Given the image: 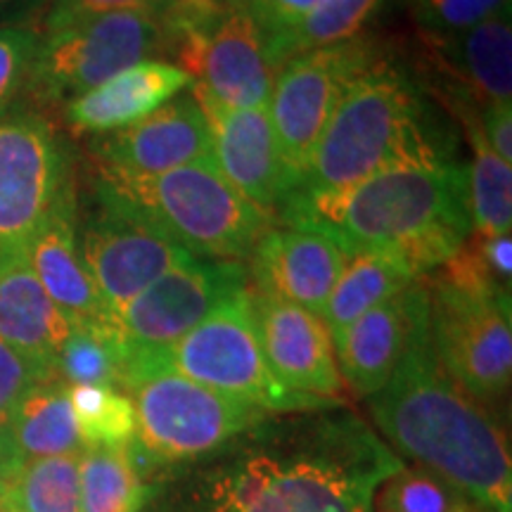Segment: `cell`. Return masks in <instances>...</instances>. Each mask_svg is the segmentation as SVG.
<instances>
[{
	"instance_id": "1",
	"label": "cell",
	"mask_w": 512,
	"mask_h": 512,
	"mask_svg": "<svg viewBox=\"0 0 512 512\" xmlns=\"http://www.w3.org/2000/svg\"><path fill=\"white\" fill-rule=\"evenodd\" d=\"M287 228L318 233L347 254H380L427 278L472 235L467 166H401L335 192L292 190L278 204Z\"/></svg>"
},
{
	"instance_id": "5",
	"label": "cell",
	"mask_w": 512,
	"mask_h": 512,
	"mask_svg": "<svg viewBox=\"0 0 512 512\" xmlns=\"http://www.w3.org/2000/svg\"><path fill=\"white\" fill-rule=\"evenodd\" d=\"M100 188L143 214L157 230L192 256L238 261L273 228V214L254 207L221 174L214 159H202L162 174H128L98 164Z\"/></svg>"
},
{
	"instance_id": "14",
	"label": "cell",
	"mask_w": 512,
	"mask_h": 512,
	"mask_svg": "<svg viewBox=\"0 0 512 512\" xmlns=\"http://www.w3.org/2000/svg\"><path fill=\"white\" fill-rule=\"evenodd\" d=\"M247 287L240 261L192 256L128 302L117 316V330L126 349L169 347Z\"/></svg>"
},
{
	"instance_id": "8",
	"label": "cell",
	"mask_w": 512,
	"mask_h": 512,
	"mask_svg": "<svg viewBox=\"0 0 512 512\" xmlns=\"http://www.w3.org/2000/svg\"><path fill=\"white\" fill-rule=\"evenodd\" d=\"M425 285L441 370L475 401H501L512 380L510 290H463L437 275Z\"/></svg>"
},
{
	"instance_id": "29",
	"label": "cell",
	"mask_w": 512,
	"mask_h": 512,
	"mask_svg": "<svg viewBox=\"0 0 512 512\" xmlns=\"http://www.w3.org/2000/svg\"><path fill=\"white\" fill-rule=\"evenodd\" d=\"M380 5L382 0H325L297 27L268 36L266 46L275 72L292 57L356 38Z\"/></svg>"
},
{
	"instance_id": "41",
	"label": "cell",
	"mask_w": 512,
	"mask_h": 512,
	"mask_svg": "<svg viewBox=\"0 0 512 512\" xmlns=\"http://www.w3.org/2000/svg\"><path fill=\"white\" fill-rule=\"evenodd\" d=\"M48 0H0V27H34Z\"/></svg>"
},
{
	"instance_id": "38",
	"label": "cell",
	"mask_w": 512,
	"mask_h": 512,
	"mask_svg": "<svg viewBox=\"0 0 512 512\" xmlns=\"http://www.w3.org/2000/svg\"><path fill=\"white\" fill-rule=\"evenodd\" d=\"M323 3L325 0H242L238 5L256 19L268 38L297 27Z\"/></svg>"
},
{
	"instance_id": "39",
	"label": "cell",
	"mask_w": 512,
	"mask_h": 512,
	"mask_svg": "<svg viewBox=\"0 0 512 512\" xmlns=\"http://www.w3.org/2000/svg\"><path fill=\"white\" fill-rule=\"evenodd\" d=\"M479 128L486 143L503 162L512 164V105H489L479 110Z\"/></svg>"
},
{
	"instance_id": "11",
	"label": "cell",
	"mask_w": 512,
	"mask_h": 512,
	"mask_svg": "<svg viewBox=\"0 0 512 512\" xmlns=\"http://www.w3.org/2000/svg\"><path fill=\"white\" fill-rule=\"evenodd\" d=\"M72 192L67 152L41 114H0V261L22 256Z\"/></svg>"
},
{
	"instance_id": "31",
	"label": "cell",
	"mask_w": 512,
	"mask_h": 512,
	"mask_svg": "<svg viewBox=\"0 0 512 512\" xmlns=\"http://www.w3.org/2000/svg\"><path fill=\"white\" fill-rule=\"evenodd\" d=\"M69 403L83 446H128L138 430L131 396L114 387L69 384Z\"/></svg>"
},
{
	"instance_id": "36",
	"label": "cell",
	"mask_w": 512,
	"mask_h": 512,
	"mask_svg": "<svg viewBox=\"0 0 512 512\" xmlns=\"http://www.w3.org/2000/svg\"><path fill=\"white\" fill-rule=\"evenodd\" d=\"M48 377L55 375H48L34 361L10 347L5 339H0V430L10 434V422L17 406L34 384Z\"/></svg>"
},
{
	"instance_id": "4",
	"label": "cell",
	"mask_w": 512,
	"mask_h": 512,
	"mask_svg": "<svg viewBox=\"0 0 512 512\" xmlns=\"http://www.w3.org/2000/svg\"><path fill=\"white\" fill-rule=\"evenodd\" d=\"M434 162H446V152L418 88L380 60L339 100L294 190H347L384 171Z\"/></svg>"
},
{
	"instance_id": "17",
	"label": "cell",
	"mask_w": 512,
	"mask_h": 512,
	"mask_svg": "<svg viewBox=\"0 0 512 512\" xmlns=\"http://www.w3.org/2000/svg\"><path fill=\"white\" fill-rule=\"evenodd\" d=\"M430 332V290L415 280L354 320L335 342L342 380L361 396L380 392L415 339Z\"/></svg>"
},
{
	"instance_id": "10",
	"label": "cell",
	"mask_w": 512,
	"mask_h": 512,
	"mask_svg": "<svg viewBox=\"0 0 512 512\" xmlns=\"http://www.w3.org/2000/svg\"><path fill=\"white\" fill-rule=\"evenodd\" d=\"M162 50L166 34L159 15L114 12L95 17L41 36L29 88L41 100L69 102Z\"/></svg>"
},
{
	"instance_id": "42",
	"label": "cell",
	"mask_w": 512,
	"mask_h": 512,
	"mask_svg": "<svg viewBox=\"0 0 512 512\" xmlns=\"http://www.w3.org/2000/svg\"><path fill=\"white\" fill-rule=\"evenodd\" d=\"M19 463H22V456H19L15 444H12V437L8 432L0 430V470L5 472V477H10Z\"/></svg>"
},
{
	"instance_id": "19",
	"label": "cell",
	"mask_w": 512,
	"mask_h": 512,
	"mask_svg": "<svg viewBox=\"0 0 512 512\" xmlns=\"http://www.w3.org/2000/svg\"><path fill=\"white\" fill-rule=\"evenodd\" d=\"M254 292L283 299L323 318L332 290L347 264V252L318 233L268 228L252 249Z\"/></svg>"
},
{
	"instance_id": "23",
	"label": "cell",
	"mask_w": 512,
	"mask_h": 512,
	"mask_svg": "<svg viewBox=\"0 0 512 512\" xmlns=\"http://www.w3.org/2000/svg\"><path fill=\"white\" fill-rule=\"evenodd\" d=\"M446 67L458 76L460 95L482 110L512 105V24L510 5L470 27L463 34L437 38Z\"/></svg>"
},
{
	"instance_id": "2",
	"label": "cell",
	"mask_w": 512,
	"mask_h": 512,
	"mask_svg": "<svg viewBox=\"0 0 512 512\" xmlns=\"http://www.w3.org/2000/svg\"><path fill=\"white\" fill-rule=\"evenodd\" d=\"M370 413L389 444L422 470L484 510L512 512L508 437L441 370L430 332L415 339L389 382L370 396Z\"/></svg>"
},
{
	"instance_id": "18",
	"label": "cell",
	"mask_w": 512,
	"mask_h": 512,
	"mask_svg": "<svg viewBox=\"0 0 512 512\" xmlns=\"http://www.w3.org/2000/svg\"><path fill=\"white\" fill-rule=\"evenodd\" d=\"M95 164L128 174H162L214 159L207 121L192 95L169 100L138 124L93 140Z\"/></svg>"
},
{
	"instance_id": "24",
	"label": "cell",
	"mask_w": 512,
	"mask_h": 512,
	"mask_svg": "<svg viewBox=\"0 0 512 512\" xmlns=\"http://www.w3.org/2000/svg\"><path fill=\"white\" fill-rule=\"evenodd\" d=\"M10 437L22 460L86 451L69 403V384L60 375L29 389L12 415Z\"/></svg>"
},
{
	"instance_id": "12",
	"label": "cell",
	"mask_w": 512,
	"mask_h": 512,
	"mask_svg": "<svg viewBox=\"0 0 512 512\" xmlns=\"http://www.w3.org/2000/svg\"><path fill=\"white\" fill-rule=\"evenodd\" d=\"M98 209L83 228L79 252L114 320L145 287L192 259L143 214L95 183Z\"/></svg>"
},
{
	"instance_id": "16",
	"label": "cell",
	"mask_w": 512,
	"mask_h": 512,
	"mask_svg": "<svg viewBox=\"0 0 512 512\" xmlns=\"http://www.w3.org/2000/svg\"><path fill=\"white\" fill-rule=\"evenodd\" d=\"M249 299L256 337L273 375L292 392L342 401L344 380L323 318L297 304L254 292L252 287Z\"/></svg>"
},
{
	"instance_id": "7",
	"label": "cell",
	"mask_w": 512,
	"mask_h": 512,
	"mask_svg": "<svg viewBox=\"0 0 512 512\" xmlns=\"http://www.w3.org/2000/svg\"><path fill=\"white\" fill-rule=\"evenodd\" d=\"M136 406V444L155 463H183L264 425L268 413L188 377L152 370L126 384Z\"/></svg>"
},
{
	"instance_id": "6",
	"label": "cell",
	"mask_w": 512,
	"mask_h": 512,
	"mask_svg": "<svg viewBox=\"0 0 512 512\" xmlns=\"http://www.w3.org/2000/svg\"><path fill=\"white\" fill-rule=\"evenodd\" d=\"M169 370L266 413L328 411L342 401L287 389L268 368L256 337L249 287L216 306L197 328L162 349H126L124 387L133 377Z\"/></svg>"
},
{
	"instance_id": "40",
	"label": "cell",
	"mask_w": 512,
	"mask_h": 512,
	"mask_svg": "<svg viewBox=\"0 0 512 512\" xmlns=\"http://www.w3.org/2000/svg\"><path fill=\"white\" fill-rule=\"evenodd\" d=\"M475 235V233H472ZM479 242V252H482L486 266L496 275V280L505 287H510L512 275V240L510 235H475Z\"/></svg>"
},
{
	"instance_id": "25",
	"label": "cell",
	"mask_w": 512,
	"mask_h": 512,
	"mask_svg": "<svg viewBox=\"0 0 512 512\" xmlns=\"http://www.w3.org/2000/svg\"><path fill=\"white\" fill-rule=\"evenodd\" d=\"M456 107L463 117L472 145V164L467 166V195H470L472 233L475 235H510L512 228V164L486 143L479 128V107L458 100Z\"/></svg>"
},
{
	"instance_id": "21",
	"label": "cell",
	"mask_w": 512,
	"mask_h": 512,
	"mask_svg": "<svg viewBox=\"0 0 512 512\" xmlns=\"http://www.w3.org/2000/svg\"><path fill=\"white\" fill-rule=\"evenodd\" d=\"M192 76L174 62L143 60L67 102V124L76 136H107L138 124L174 100Z\"/></svg>"
},
{
	"instance_id": "34",
	"label": "cell",
	"mask_w": 512,
	"mask_h": 512,
	"mask_svg": "<svg viewBox=\"0 0 512 512\" xmlns=\"http://www.w3.org/2000/svg\"><path fill=\"white\" fill-rule=\"evenodd\" d=\"M164 0H48L41 15V31L38 34H53L88 22V19L114 15V12H152L159 15Z\"/></svg>"
},
{
	"instance_id": "20",
	"label": "cell",
	"mask_w": 512,
	"mask_h": 512,
	"mask_svg": "<svg viewBox=\"0 0 512 512\" xmlns=\"http://www.w3.org/2000/svg\"><path fill=\"white\" fill-rule=\"evenodd\" d=\"M31 271L74 328H117L79 252L74 195L57 204L24 249Z\"/></svg>"
},
{
	"instance_id": "27",
	"label": "cell",
	"mask_w": 512,
	"mask_h": 512,
	"mask_svg": "<svg viewBox=\"0 0 512 512\" xmlns=\"http://www.w3.org/2000/svg\"><path fill=\"white\" fill-rule=\"evenodd\" d=\"M138 453L128 446H91L79 460V512H140Z\"/></svg>"
},
{
	"instance_id": "28",
	"label": "cell",
	"mask_w": 512,
	"mask_h": 512,
	"mask_svg": "<svg viewBox=\"0 0 512 512\" xmlns=\"http://www.w3.org/2000/svg\"><path fill=\"white\" fill-rule=\"evenodd\" d=\"M79 460L81 453L22 460L5 482L0 512H79Z\"/></svg>"
},
{
	"instance_id": "13",
	"label": "cell",
	"mask_w": 512,
	"mask_h": 512,
	"mask_svg": "<svg viewBox=\"0 0 512 512\" xmlns=\"http://www.w3.org/2000/svg\"><path fill=\"white\" fill-rule=\"evenodd\" d=\"M176 67L192 76L211 98L238 110L268 107L275 67L266 34L240 5H230L204 31H188L171 41Z\"/></svg>"
},
{
	"instance_id": "32",
	"label": "cell",
	"mask_w": 512,
	"mask_h": 512,
	"mask_svg": "<svg viewBox=\"0 0 512 512\" xmlns=\"http://www.w3.org/2000/svg\"><path fill=\"white\" fill-rule=\"evenodd\" d=\"M377 512H489L422 467H399L375 494Z\"/></svg>"
},
{
	"instance_id": "26",
	"label": "cell",
	"mask_w": 512,
	"mask_h": 512,
	"mask_svg": "<svg viewBox=\"0 0 512 512\" xmlns=\"http://www.w3.org/2000/svg\"><path fill=\"white\" fill-rule=\"evenodd\" d=\"M415 280L418 278L413 273L387 256L368 252L347 254V264L323 311V323L328 325L332 342L363 313L392 299Z\"/></svg>"
},
{
	"instance_id": "9",
	"label": "cell",
	"mask_w": 512,
	"mask_h": 512,
	"mask_svg": "<svg viewBox=\"0 0 512 512\" xmlns=\"http://www.w3.org/2000/svg\"><path fill=\"white\" fill-rule=\"evenodd\" d=\"M382 57L368 38L309 50L278 69L268 100V117L283 159L290 192L309 171L313 150L339 100L363 72Z\"/></svg>"
},
{
	"instance_id": "30",
	"label": "cell",
	"mask_w": 512,
	"mask_h": 512,
	"mask_svg": "<svg viewBox=\"0 0 512 512\" xmlns=\"http://www.w3.org/2000/svg\"><path fill=\"white\" fill-rule=\"evenodd\" d=\"M126 344L117 328H74L57 354L55 370L67 384L124 389Z\"/></svg>"
},
{
	"instance_id": "22",
	"label": "cell",
	"mask_w": 512,
	"mask_h": 512,
	"mask_svg": "<svg viewBox=\"0 0 512 512\" xmlns=\"http://www.w3.org/2000/svg\"><path fill=\"white\" fill-rule=\"evenodd\" d=\"M72 330L74 325L38 283L24 254L0 261V339L48 375H57V354Z\"/></svg>"
},
{
	"instance_id": "37",
	"label": "cell",
	"mask_w": 512,
	"mask_h": 512,
	"mask_svg": "<svg viewBox=\"0 0 512 512\" xmlns=\"http://www.w3.org/2000/svg\"><path fill=\"white\" fill-rule=\"evenodd\" d=\"M226 8H230V0H164L159 19L164 24L166 50L174 38L188 34V31L207 29Z\"/></svg>"
},
{
	"instance_id": "33",
	"label": "cell",
	"mask_w": 512,
	"mask_h": 512,
	"mask_svg": "<svg viewBox=\"0 0 512 512\" xmlns=\"http://www.w3.org/2000/svg\"><path fill=\"white\" fill-rule=\"evenodd\" d=\"M38 41L36 27H0V114L10 112L19 93L29 88Z\"/></svg>"
},
{
	"instance_id": "44",
	"label": "cell",
	"mask_w": 512,
	"mask_h": 512,
	"mask_svg": "<svg viewBox=\"0 0 512 512\" xmlns=\"http://www.w3.org/2000/svg\"><path fill=\"white\" fill-rule=\"evenodd\" d=\"M238 3H242V0H230V5H238Z\"/></svg>"
},
{
	"instance_id": "43",
	"label": "cell",
	"mask_w": 512,
	"mask_h": 512,
	"mask_svg": "<svg viewBox=\"0 0 512 512\" xmlns=\"http://www.w3.org/2000/svg\"><path fill=\"white\" fill-rule=\"evenodd\" d=\"M5 482H8V477H5V472L0 470V508H3V496H5Z\"/></svg>"
},
{
	"instance_id": "35",
	"label": "cell",
	"mask_w": 512,
	"mask_h": 512,
	"mask_svg": "<svg viewBox=\"0 0 512 512\" xmlns=\"http://www.w3.org/2000/svg\"><path fill=\"white\" fill-rule=\"evenodd\" d=\"M510 0H425L415 5L422 27L432 36H456L482 22Z\"/></svg>"
},
{
	"instance_id": "15",
	"label": "cell",
	"mask_w": 512,
	"mask_h": 512,
	"mask_svg": "<svg viewBox=\"0 0 512 512\" xmlns=\"http://www.w3.org/2000/svg\"><path fill=\"white\" fill-rule=\"evenodd\" d=\"M192 98L204 114L211 138V155L228 183L254 207L275 216L290 192L283 159L268 117V107L238 110L228 107L192 83Z\"/></svg>"
},
{
	"instance_id": "3",
	"label": "cell",
	"mask_w": 512,
	"mask_h": 512,
	"mask_svg": "<svg viewBox=\"0 0 512 512\" xmlns=\"http://www.w3.org/2000/svg\"><path fill=\"white\" fill-rule=\"evenodd\" d=\"M401 460L356 420L332 422L294 451H254L211 479L204 512H373Z\"/></svg>"
}]
</instances>
